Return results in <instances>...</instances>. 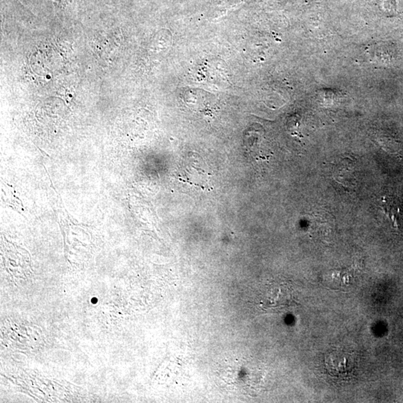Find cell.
Instances as JSON below:
<instances>
[{
  "mask_svg": "<svg viewBox=\"0 0 403 403\" xmlns=\"http://www.w3.org/2000/svg\"><path fill=\"white\" fill-rule=\"evenodd\" d=\"M293 289L286 282H273L267 286L262 295L260 306L266 311L280 312L296 304Z\"/></svg>",
  "mask_w": 403,
  "mask_h": 403,
  "instance_id": "cell-1",
  "label": "cell"
},
{
  "mask_svg": "<svg viewBox=\"0 0 403 403\" xmlns=\"http://www.w3.org/2000/svg\"><path fill=\"white\" fill-rule=\"evenodd\" d=\"M356 360L353 353L342 350H333L325 356V366L329 373L334 377L347 378L353 373Z\"/></svg>",
  "mask_w": 403,
  "mask_h": 403,
  "instance_id": "cell-2",
  "label": "cell"
},
{
  "mask_svg": "<svg viewBox=\"0 0 403 403\" xmlns=\"http://www.w3.org/2000/svg\"><path fill=\"white\" fill-rule=\"evenodd\" d=\"M311 231L318 236L329 237L332 232L334 219L326 212H316L311 218Z\"/></svg>",
  "mask_w": 403,
  "mask_h": 403,
  "instance_id": "cell-3",
  "label": "cell"
}]
</instances>
